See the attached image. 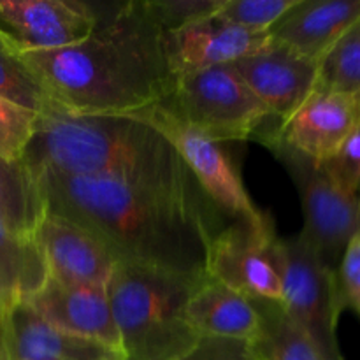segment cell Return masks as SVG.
<instances>
[{
    "label": "cell",
    "instance_id": "1",
    "mask_svg": "<svg viewBox=\"0 0 360 360\" xmlns=\"http://www.w3.org/2000/svg\"><path fill=\"white\" fill-rule=\"evenodd\" d=\"M34 178L46 210L86 227L118 262L204 276L211 241L227 225L204 193L58 172Z\"/></svg>",
    "mask_w": 360,
    "mask_h": 360
},
{
    "label": "cell",
    "instance_id": "2",
    "mask_svg": "<svg viewBox=\"0 0 360 360\" xmlns=\"http://www.w3.org/2000/svg\"><path fill=\"white\" fill-rule=\"evenodd\" d=\"M97 14V27L79 44L18 55L53 104L77 115L132 116L165 101L176 77L146 2Z\"/></svg>",
    "mask_w": 360,
    "mask_h": 360
},
{
    "label": "cell",
    "instance_id": "3",
    "mask_svg": "<svg viewBox=\"0 0 360 360\" xmlns=\"http://www.w3.org/2000/svg\"><path fill=\"white\" fill-rule=\"evenodd\" d=\"M21 162L32 174L58 172L204 193L171 143L132 116L77 115L53 105L39 116Z\"/></svg>",
    "mask_w": 360,
    "mask_h": 360
},
{
    "label": "cell",
    "instance_id": "4",
    "mask_svg": "<svg viewBox=\"0 0 360 360\" xmlns=\"http://www.w3.org/2000/svg\"><path fill=\"white\" fill-rule=\"evenodd\" d=\"M204 276L116 264L108 294L123 360H181L197 347L200 336L186 319V302Z\"/></svg>",
    "mask_w": 360,
    "mask_h": 360
},
{
    "label": "cell",
    "instance_id": "5",
    "mask_svg": "<svg viewBox=\"0 0 360 360\" xmlns=\"http://www.w3.org/2000/svg\"><path fill=\"white\" fill-rule=\"evenodd\" d=\"M160 104L220 144L253 141L266 127L276 123L232 65L176 76L171 94Z\"/></svg>",
    "mask_w": 360,
    "mask_h": 360
},
{
    "label": "cell",
    "instance_id": "6",
    "mask_svg": "<svg viewBox=\"0 0 360 360\" xmlns=\"http://www.w3.org/2000/svg\"><path fill=\"white\" fill-rule=\"evenodd\" d=\"M276 127H266L253 141L266 146L290 176L304 213L301 234L336 271L345 248L360 231V197L338 185L322 162L287 146L274 134Z\"/></svg>",
    "mask_w": 360,
    "mask_h": 360
},
{
    "label": "cell",
    "instance_id": "7",
    "mask_svg": "<svg viewBox=\"0 0 360 360\" xmlns=\"http://www.w3.org/2000/svg\"><path fill=\"white\" fill-rule=\"evenodd\" d=\"M273 257L281 276L285 315L315 345L326 360H345L338 340L343 313L336 271L319 257L304 236L274 238Z\"/></svg>",
    "mask_w": 360,
    "mask_h": 360
},
{
    "label": "cell",
    "instance_id": "8",
    "mask_svg": "<svg viewBox=\"0 0 360 360\" xmlns=\"http://www.w3.org/2000/svg\"><path fill=\"white\" fill-rule=\"evenodd\" d=\"M132 118L157 129L171 143L202 192L225 217L260 231L274 229L269 214L259 210L246 192L238 169L234 167L231 157L220 143H214L210 137L183 123L162 104H155L144 111L136 112Z\"/></svg>",
    "mask_w": 360,
    "mask_h": 360
},
{
    "label": "cell",
    "instance_id": "9",
    "mask_svg": "<svg viewBox=\"0 0 360 360\" xmlns=\"http://www.w3.org/2000/svg\"><path fill=\"white\" fill-rule=\"evenodd\" d=\"M274 229L260 231L243 221H231L211 241L206 274L253 302L283 301L281 276L274 264Z\"/></svg>",
    "mask_w": 360,
    "mask_h": 360
},
{
    "label": "cell",
    "instance_id": "10",
    "mask_svg": "<svg viewBox=\"0 0 360 360\" xmlns=\"http://www.w3.org/2000/svg\"><path fill=\"white\" fill-rule=\"evenodd\" d=\"M97 20V7L79 0H0V37L16 55L79 44Z\"/></svg>",
    "mask_w": 360,
    "mask_h": 360
},
{
    "label": "cell",
    "instance_id": "11",
    "mask_svg": "<svg viewBox=\"0 0 360 360\" xmlns=\"http://www.w3.org/2000/svg\"><path fill=\"white\" fill-rule=\"evenodd\" d=\"M231 65L278 127L288 122L319 86V63L273 39L264 49Z\"/></svg>",
    "mask_w": 360,
    "mask_h": 360
},
{
    "label": "cell",
    "instance_id": "12",
    "mask_svg": "<svg viewBox=\"0 0 360 360\" xmlns=\"http://www.w3.org/2000/svg\"><path fill=\"white\" fill-rule=\"evenodd\" d=\"M34 239L51 280L65 285H109L118 260L97 236L77 221L46 210Z\"/></svg>",
    "mask_w": 360,
    "mask_h": 360
},
{
    "label": "cell",
    "instance_id": "13",
    "mask_svg": "<svg viewBox=\"0 0 360 360\" xmlns=\"http://www.w3.org/2000/svg\"><path fill=\"white\" fill-rule=\"evenodd\" d=\"M360 123V91L316 88L274 134L287 146L316 162H327Z\"/></svg>",
    "mask_w": 360,
    "mask_h": 360
},
{
    "label": "cell",
    "instance_id": "14",
    "mask_svg": "<svg viewBox=\"0 0 360 360\" xmlns=\"http://www.w3.org/2000/svg\"><path fill=\"white\" fill-rule=\"evenodd\" d=\"M269 42V34H255L236 27L217 13L179 30L164 34L165 56L174 77L231 65L260 51Z\"/></svg>",
    "mask_w": 360,
    "mask_h": 360
},
{
    "label": "cell",
    "instance_id": "15",
    "mask_svg": "<svg viewBox=\"0 0 360 360\" xmlns=\"http://www.w3.org/2000/svg\"><path fill=\"white\" fill-rule=\"evenodd\" d=\"M28 304L51 326L122 354L108 287L65 285L48 278Z\"/></svg>",
    "mask_w": 360,
    "mask_h": 360
},
{
    "label": "cell",
    "instance_id": "16",
    "mask_svg": "<svg viewBox=\"0 0 360 360\" xmlns=\"http://www.w3.org/2000/svg\"><path fill=\"white\" fill-rule=\"evenodd\" d=\"M0 326L13 360H123L115 348L51 326L28 302L4 311Z\"/></svg>",
    "mask_w": 360,
    "mask_h": 360
},
{
    "label": "cell",
    "instance_id": "17",
    "mask_svg": "<svg viewBox=\"0 0 360 360\" xmlns=\"http://www.w3.org/2000/svg\"><path fill=\"white\" fill-rule=\"evenodd\" d=\"M359 20L360 0H299L269 35L320 65Z\"/></svg>",
    "mask_w": 360,
    "mask_h": 360
},
{
    "label": "cell",
    "instance_id": "18",
    "mask_svg": "<svg viewBox=\"0 0 360 360\" xmlns=\"http://www.w3.org/2000/svg\"><path fill=\"white\" fill-rule=\"evenodd\" d=\"M186 319L200 338L253 341L260 330L255 302L207 274L186 302Z\"/></svg>",
    "mask_w": 360,
    "mask_h": 360
},
{
    "label": "cell",
    "instance_id": "19",
    "mask_svg": "<svg viewBox=\"0 0 360 360\" xmlns=\"http://www.w3.org/2000/svg\"><path fill=\"white\" fill-rule=\"evenodd\" d=\"M48 266L34 238L0 224V315L28 302L48 281Z\"/></svg>",
    "mask_w": 360,
    "mask_h": 360
},
{
    "label": "cell",
    "instance_id": "20",
    "mask_svg": "<svg viewBox=\"0 0 360 360\" xmlns=\"http://www.w3.org/2000/svg\"><path fill=\"white\" fill-rule=\"evenodd\" d=\"M44 211L37 179L27 165L0 157V224L14 234L34 238Z\"/></svg>",
    "mask_w": 360,
    "mask_h": 360
},
{
    "label": "cell",
    "instance_id": "21",
    "mask_svg": "<svg viewBox=\"0 0 360 360\" xmlns=\"http://www.w3.org/2000/svg\"><path fill=\"white\" fill-rule=\"evenodd\" d=\"M260 330L252 341L259 360H326L315 345L290 322L278 302H255Z\"/></svg>",
    "mask_w": 360,
    "mask_h": 360
},
{
    "label": "cell",
    "instance_id": "22",
    "mask_svg": "<svg viewBox=\"0 0 360 360\" xmlns=\"http://www.w3.org/2000/svg\"><path fill=\"white\" fill-rule=\"evenodd\" d=\"M316 88L347 94L360 91V20L320 62Z\"/></svg>",
    "mask_w": 360,
    "mask_h": 360
},
{
    "label": "cell",
    "instance_id": "23",
    "mask_svg": "<svg viewBox=\"0 0 360 360\" xmlns=\"http://www.w3.org/2000/svg\"><path fill=\"white\" fill-rule=\"evenodd\" d=\"M0 97L39 115L49 111L55 105L37 77L21 62L20 56L7 48L2 37H0Z\"/></svg>",
    "mask_w": 360,
    "mask_h": 360
},
{
    "label": "cell",
    "instance_id": "24",
    "mask_svg": "<svg viewBox=\"0 0 360 360\" xmlns=\"http://www.w3.org/2000/svg\"><path fill=\"white\" fill-rule=\"evenodd\" d=\"M299 0H220L217 14L255 34H269Z\"/></svg>",
    "mask_w": 360,
    "mask_h": 360
},
{
    "label": "cell",
    "instance_id": "25",
    "mask_svg": "<svg viewBox=\"0 0 360 360\" xmlns=\"http://www.w3.org/2000/svg\"><path fill=\"white\" fill-rule=\"evenodd\" d=\"M39 112L0 97V157L21 162L39 123Z\"/></svg>",
    "mask_w": 360,
    "mask_h": 360
},
{
    "label": "cell",
    "instance_id": "26",
    "mask_svg": "<svg viewBox=\"0 0 360 360\" xmlns=\"http://www.w3.org/2000/svg\"><path fill=\"white\" fill-rule=\"evenodd\" d=\"M151 18L164 34L213 16L220 0H144Z\"/></svg>",
    "mask_w": 360,
    "mask_h": 360
},
{
    "label": "cell",
    "instance_id": "27",
    "mask_svg": "<svg viewBox=\"0 0 360 360\" xmlns=\"http://www.w3.org/2000/svg\"><path fill=\"white\" fill-rule=\"evenodd\" d=\"M341 309H352L360 316V231L345 248L336 269Z\"/></svg>",
    "mask_w": 360,
    "mask_h": 360
},
{
    "label": "cell",
    "instance_id": "28",
    "mask_svg": "<svg viewBox=\"0 0 360 360\" xmlns=\"http://www.w3.org/2000/svg\"><path fill=\"white\" fill-rule=\"evenodd\" d=\"M322 164L338 185L360 197V123L334 157Z\"/></svg>",
    "mask_w": 360,
    "mask_h": 360
},
{
    "label": "cell",
    "instance_id": "29",
    "mask_svg": "<svg viewBox=\"0 0 360 360\" xmlns=\"http://www.w3.org/2000/svg\"><path fill=\"white\" fill-rule=\"evenodd\" d=\"M181 360H259L252 341L225 340V338H200L197 347Z\"/></svg>",
    "mask_w": 360,
    "mask_h": 360
},
{
    "label": "cell",
    "instance_id": "30",
    "mask_svg": "<svg viewBox=\"0 0 360 360\" xmlns=\"http://www.w3.org/2000/svg\"><path fill=\"white\" fill-rule=\"evenodd\" d=\"M0 360H13V359H11L9 348H7L6 338H4L2 326H0Z\"/></svg>",
    "mask_w": 360,
    "mask_h": 360
}]
</instances>
